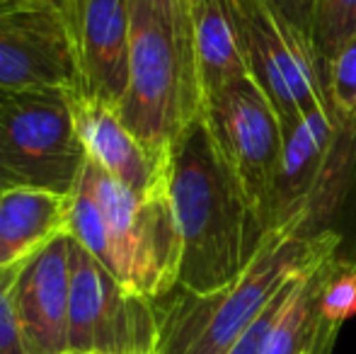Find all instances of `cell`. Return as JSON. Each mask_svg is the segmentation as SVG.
I'll use <instances>...</instances> for the list:
<instances>
[{
	"mask_svg": "<svg viewBox=\"0 0 356 354\" xmlns=\"http://www.w3.org/2000/svg\"><path fill=\"white\" fill-rule=\"evenodd\" d=\"M337 129L339 114L334 112V107L318 109L284 124V153L274 182L269 233L298 231L300 214L323 175L337 138Z\"/></svg>",
	"mask_w": 356,
	"mask_h": 354,
	"instance_id": "obj_12",
	"label": "cell"
},
{
	"mask_svg": "<svg viewBox=\"0 0 356 354\" xmlns=\"http://www.w3.org/2000/svg\"><path fill=\"white\" fill-rule=\"evenodd\" d=\"M339 246L342 243L325 248L303 267L293 296L286 303L264 354H332L339 328L323 318L320 298L334 265L342 257Z\"/></svg>",
	"mask_w": 356,
	"mask_h": 354,
	"instance_id": "obj_16",
	"label": "cell"
},
{
	"mask_svg": "<svg viewBox=\"0 0 356 354\" xmlns=\"http://www.w3.org/2000/svg\"><path fill=\"white\" fill-rule=\"evenodd\" d=\"M339 241L342 238L334 228L320 236L272 231L252 265L233 284L211 293H192L177 287L155 301V354H228L279 289L325 248Z\"/></svg>",
	"mask_w": 356,
	"mask_h": 354,
	"instance_id": "obj_3",
	"label": "cell"
},
{
	"mask_svg": "<svg viewBox=\"0 0 356 354\" xmlns=\"http://www.w3.org/2000/svg\"><path fill=\"white\" fill-rule=\"evenodd\" d=\"M339 243H342V241H339ZM300 272H303V269H300ZM300 272L296 274V277H291L289 282H286L284 287L279 289L277 296H274L272 301L264 306V311L259 313L257 318H254L252 325H250L248 330H245L243 335L238 337V342L230 347L228 354H264V352H267L269 337H272V332H274V328H277L279 318H282V313H284L286 303H289V298L293 296Z\"/></svg>",
	"mask_w": 356,
	"mask_h": 354,
	"instance_id": "obj_20",
	"label": "cell"
},
{
	"mask_svg": "<svg viewBox=\"0 0 356 354\" xmlns=\"http://www.w3.org/2000/svg\"><path fill=\"white\" fill-rule=\"evenodd\" d=\"M15 308L27 354H68L71 316V236L54 238L22 262Z\"/></svg>",
	"mask_w": 356,
	"mask_h": 354,
	"instance_id": "obj_11",
	"label": "cell"
},
{
	"mask_svg": "<svg viewBox=\"0 0 356 354\" xmlns=\"http://www.w3.org/2000/svg\"><path fill=\"white\" fill-rule=\"evenodd\" d=\"M71 97L75 127L90 161L138 194L168 187V161H160L145 151L143 143L122 122L117 107L92 102L73 92Z\"/></svg>",
	"mask_w": 356,
	"mask_h": 354,
	"instance_id": "obj_13",
	"label": "cell"
},
{
	"mask_svg": "<svg viewBox=\"0 0 356 354\" xmlns=\"http://www.w3.org/2000/svg\"><path fill=\"white\" fill-rule=\"evenodd\" d=\"M327 90L339 117L356 122V32L339 47L327 68Z\"/></svg>",
	"mask_w": 356,
	"mask_h": 354,
	"instance_id": "obj_19",
	"label": "cell"
},
{
	"mask_svg": "<svg viewBox=\"0 0 356 354\" xmlns=\"http://www.w3.org/2000/svg\"><path fill=\"white\" fill-rule=\"evenodd\" d=\"M204 117L269 233L274 182L284 153V124L277 109L254 78L248 76L211 95L204 102Z\"/></svg>",
	"mask_w": 356,
	"mask_h": 354,
	"instance_id": "obj_8",
	"label": "cell"
},
{
	"mask_svg": "<svg viewBox=\"0 0 356 354\" xmlns=\"http://www.w3.org/2000/svg\"><path fill=\"white\" fill-rule=\"evenodd\" d=\"M85 161L71 90L0 88V166L15 184L71 197Z\"/></svg>",
	"mask_w": 356,
	"mask_h": 354,
	"instance_id": "obj_5",
	"label": "cell"
},
{
	"mask_svg": "<svg viewBox=\"0 0 356 354\" xmlns=\"http://www.w3.org/2000/svg\"><path fill=\"white\" fill-rule=\"evenodd\" d=\"M143 3L153 5L155 10H160L163 15H168V17L175 19V22H179V24H192V22H189V13L184 10L182 0H143Z\"/></svg>",
	"mask_w": 356,
	"mask_h": 354,
	"instance_id": "obj_23",
	"label": "cell"
},
{
	"mask_svg": "<svg viewBox=\"0 0 356 354\" xmlns=\"http://www.w3.org/2000/svg\"><path fill=\"white\" fill-rule=\"evenodd\" d=\"M197 3H199V0H182V5H184V10H187V13H189V10H192Z\"/></svg>",
	"mask_w": 356,
	"mask_h": 354,
	"instance_id": "obj_25",
	"label": "cell"
},
{
	"mask_svg": "<svg viewBox=\"0 0 356 354\" xmlns=\"http://www.w3.org/2000/svg\"><path fill=\"white\" fill-rule=\"evenodd\" d=\"M47 3H51V5H56V8L63 10V3H66V0H47Z\"/></svg>",
	"mask_w": 356,
	"mask_h": 354,
	"instance_id": "obj_26",
	"label": "cell"
},
{
	"mask_svg": "<svg viewBox=\"0 0 356 354\" xmlns=\"http://www.w3.org/2000/svg\"><path fill=\"white\" fill-rule=\"evenodd\" d=\"M320 313L327 323L342 328L356 316V260L339 257L320 298Z\"/></svg>",
	"mask_w": 356,
	"mask_h": 354,
	"instance_id": "obj_18",
	"label": "cell"
},
{
	"mask_svg": "<svg viewBox=\"0 0 356 354\" xmlns=\"http://www.w3.org/2000/svg\"><path fill=\"white\" fill-rule=\"evenodd\" d=\"M168 192L182 246L177 287L211 293L233 284L259 255L269 233L204 112L184 124L170 148Z\"/></svg>",
	"mask_w": 356,
	"mask_h": 354,
	"instance_id": "obj_1",
	"label": "cell"
},
{
	"mask_svg": "<svg viewBox=\"0 0 356 354\" xmlns=\"http://www.w3.org/2000/svg\"><path fill=\"white\" fill-rule=\"evenodd\" d=\"M22 265L0 269V354H27L15 308V282Z\"/></svg>",
	"mask_w": 356,
	"mask_h": 354,
	"instance_id": "obj_21",
	"label": "cell"
},
{
	"mask_svg": "<svg viewBox=\"0 0 356 354\" xmlns=\"http://www.w3.org/2000/svg\"><path fill=\"white\" fill-rule=\"evenodd\" d=\"M78 97L119 107L131 63V3L129 0H66Z\"/></svg>",
	"mask_w": 356,
	"mask_h": 354,
	"instance_id": "obj_10",
	"label": "cell"
},
{
	"mask_svg": "<svg viewBox=\"0 0 356 354\" xmlns=\"http://www.w3.org/2000/svg\"><path fill=\"white\" fill-rule=\"evenodd\" d=\"M192 54L202 107L223 86L250 76L235 0H199L189 10Z\"/></svg>",
	"mask_w": 356,
	"mask_h": 354,
	"instance_id": "obj_15",
	"label": "cell"
},
{
	"mask_svg": "<svg viewBox=\"0 0 356 354\" xmlns=\"http://www.w3.org/2000/svg\"><path fill=\"white\" fill-rule=\"evenodd\" d=\"M250 76L274 104L282 124L318 109H332L327 68L315 47L269 5V0H235Z\"/></svg>",
	"mask_w": 356,
	"mask_h": 354,
	"instance_id": "obj_7",
	"label": "cell"
},
{
	"mask_svg": "<svg viewBox=\"0 0 356 354\" xmlns=\"http://www.w3.org/2000/svg\"><path fill=\"white\" fill-rule=\"evenodd\" d=\"M68 236L136 293L160 301L177 289L182 246L168 187L138 194L88 158Z\"/></svg>",
	"mask_w": 356,
	"mask_h": 354,
	"instance_id": "obj_2",
	"label": "cell"
},
{
	"mask_svg": "<svg viewBox=\"0 0 356 354\" xmlns=\"http://www.w3.org/2000/svg\"><path fill=\"white\" fill-rule=\"evenodd\" d=\"M269 5L300 37H305L315 47V8H318V0H269Z\"/></svg>",
	"mask_w": 356,
	"mask_h": 354,
	"instance_id": "obj_22",
	"label": "cell"
},
{
	"mask_svg": "<svg viewBox=\"0 0 356 354\" xmlns=\"http://www.w3.org/2000/svg\"><path fill=\"white\" fill-rule=\"evenodd\" d=\"M13 177L8 175V172L3 170V166H0V189H5V187H13Z\"/></svg>",
	"mask_w": 356,
	"mask_h": 354,
	"instance_id": "obj_24",
	"label": "cell"
},
{
	"mask_svg": "<svg viewBox=\"0 0 356 354\" xmlns=\"http://www.w3.org/2000/svg\"><path fill=\"white\" fill-rule=\"evenodd\" d=\"M71 202L73 194L63 197L29 184L0 189V269L22 265L68 233Z\"/></svg>",
	"mask_w": 356,
	"mask_h": 354,
	"instance_id": "obj_14",
	"label": "cell"
},
{
	"mask_svg": "<svg viewBox=\"0 0 356 354\" xmlns=\"http://www.w3.org/2000/svg\"><path fill=\"white\" fill-rule=\"evenodd\" d=\"M0 88L75 92L63 10L47 0H0Z\"/></svg>",
	"mask_w": 356,
	"mask_h": 354,
	"instance_id": "obj_9",
	"label": "cell"
},
{
	"mask_svg": "<svg viewBox=\"0 0 356 354\" xmlns=\"http://www.w3.org/2000/svg\"><path fill=\"white\" fill-rule=\"evenodd\" d=\"M158 303L122 284L71 238L68 354H155Z\"/></svg>",
	"mask_w": 356,
	"mask_h": 354,
	"instance_id": "obj_6",
	"label": "cell"
},
{
	"mask_svg": "<svg viewBox=\"0 0 356 354\" xmlns=\"http://www.w3.org/2000/svg\"><path fill=\"white\" fill-rule=\"evenodd\" d=\"M356 32V0H318L315 8V49L330 68L339 47Z\"/></svg>",
	"mask_w": 356,
	"mask_h": 354,
	"instance_id": "obj_17",
	"label": "cell"
},
{
	"mask_svg": "<svg viewBox=\"0 0 356 354\" xmlns=\"http://www.w3.org/2000/svg\"><path fill=\"white\" fill-rule=\"evenodd\" d=\"M131 3L129 86L117 112L148 153L168 161L184 124L204 112L192 54V24L143 0Z\"/></svg>",
	"mask_w": 356,
	"mask_h": 354,
	"instance_id": "obj_4",
	"label": "cell"
}]
</instances>
